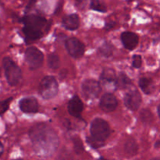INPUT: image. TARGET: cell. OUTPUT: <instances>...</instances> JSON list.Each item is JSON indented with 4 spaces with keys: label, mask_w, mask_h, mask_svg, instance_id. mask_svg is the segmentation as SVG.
Here are the masks:
<instances>
[{
    "label": "cell",
    "mask_w": 160,
    "mask_h": 160,
    "mask_svg": "<svg viewBox=\"0 0 160 160\" xmlns=\"http://www.w3.org/2000/svg\"><path fill=\"white\" fill-rule=\"evenodd\" d=\"M139 86L143 92L146 95H150L154 90V84L150 78H142L139 81Z\"/></svg>",
    "instance_id": "e0dca14e"
},
{
    "label": "cell",
    "mask_w": 160,
    "mask_h": 160,
    "mask_svg": "<svg viewBox=\"0 0 160 160\" xmlns=\"http://www.w3.org/2000/svg\"><path fill=\"white\" fill-rule=\"evenodd\" d=\"M38 90L42 98L45 99H51L57 95L59 91L57 81L54 77H45L41 81Z\"/></svg>",
    "instance_id": "3957f363"
},
{
    "label": "cell",
    "mask_w": 160,
    "mask_h": 160,
    "mask_svg": "<svg viewBox=\"0 0 160 160\" xmlns=\"http://www.w3.org/2000/svg\"><path fill=\"white\" fill-rule=\"evenodd\" d=\"M36 2H37V0H31V1L28 2V6H27L26 11H29V10H31V9H32V8L34 7V5H35Z\"/></svg>",
    "instance_id": "f1b7e54d"
},
{
    "label": "cell",
    "mask_w": 160,
    "mask_h": 160,
    "mask_svg": "<svg viewBox=\"0 0 160 160\" xmlns=\"http://www.w3.org/2000/svg\"><path fill=\"white\" fill-rule=\"evenodd\" d=\"M87 142L88 143V145H91L93 148H101V147H102L103 145H105V142L98 140V139L95 138H93L92 136L87 138Z\"/></svg>",
    "instance_id": "7402d4cb"
},
{
    "label": "cell",
    "mask_w": 160,
    "mask_h": 160,
    "mask_svg": "<svg viewBox=\"0 0 160 160\" xmlns=\"http://www.w3.org/2000/svg\"><path fill=\"white\" fill-rule=\"evenodd\" d=\"M125 151L130 156H134L138 152V145L134 139H128L125 144Z\"/></svg>",
    "instance_id": "d6986e66"
},
{
    "label": "cell",
    "mask_w": 160,
    "mask_h": 160,
    "mask_svg": "<svg viewBox=\"0 0 160 160\" xmlns=\"http://www.w3.org/2000/svg\"><path fill=\"white\" fill-rule=\"evenodd\" d=\"M158 115H159V117L160 118V105L158 106Z\"/></svg>",
    "instance_id": "1f68e13d"
},
{
    "label": "cell",
    "mask_w": 160,
    "mask_h": 160,
    "mask_svg": "<svg viewBox=\"0 0 160 160\" xmlns=\"http://www.w3.org/2000/svg\"><path fill=\"white\" fill-rule=\"evenodd\" d=\"M90 8L95 11L101 12H106L107 7L102 0H91Z\"/></svg>",
    "instance_id": "ac0fdd59"
},
{
    "label": "cell",
    "mask_w": 160,
    "mask_h": 160,
    "mask_svg": "<svg viewBox=\"0 0 160 160\" xmlns=\"http://www.w3.org/2000/svg\"><path fill=\"white\" fill-rule=\"evenodd\" d=\"M23 34H24L26 39L28 41H34L40 38L42 35V31L41 30L34 29V28L24 27L23 28Z\"/></svg>",
    "instance_id": "2e32d148"
},
{
    "label": "cell",
    "mask_w": 160,
    "mask_h": 160,
    "mask_svg": "<svg viewBox=\"0 0 160 160\" xmlns=\"http://www.w3.org/2000/svg\"><path fill=\"white\" fill-rule=\"evenodd\" d=\"M23 22L24 23V27H29V28L41 30V31L46 25L47 23L45 18L40 16L34 15V14L25 16L23 18Z\"/></svg>",
    "instance_id": "9c48e42d"
},
{
    "label": "cell",
    "mask_w": 160,
    "mask_h": 160,
    "mask_svg": "<svg viewBox=\"0 0 160 160\" xmlns=\"http://www.w3.org/2000/svg\"><path fill=\"white\" fill-rule=\"evenodd\" d=\"M141 118L143 122H148L150 121V120L152 119V114L150 112V111L145 109V110H142V112H141Z\"/></svg>",
    "instance_id": "4316f807"
},
{
    "label": "cell",
    "mask_w": 160,
    "mask_h": 160,
    "mask_svg": "<svg viewBox=\"0 0 160 160\" xmlns=\"http://www.w3.org/2000/svg\"><path fill=\"white\" fill-rule=\"evenodd\" d=\"M6 80L11 86H15L20 82L22 73L20 67L9 57H5L2 60Z\"/></svg>",
    "instance_id": "7a4b0ae2"
},
{
    "label": "cell",
    "mask_w": 160,
    "mask_h": 160,
    "mask_svg": "<svg viewBox=\"0 0 160 160\" xmlns=\"http://www.w3.org/2000/svg\"><path fill=\"white\" fill-rule=\"evenodd\" d=\"M12 99V98H7V99L4 100V101L0 102V115L4 113V112L9 109V104H10Z\"/></svg>",
    "instance_id": "d4e9b609"
},
{
    "label": "cell",
    "mask_w": 160,
    "mask_h": 160,
    "mask_svg": "<svg viewBox=\"0 0 160 160\" xmlns=\"http://www.w3.org/2000/svg\"><path fill=\"white\" fill-rule=\"evenodd\" d=\"M124 104L129 109L135 111L140 107L142 97L138 91H131L124 96Z\"/></svg>",
    "instance_id": "ba28073f"
},
{
    "label": "cell",
    "mask_w": 160,
    "mask_h": 160,
    "mask_svg": "<svg viewBox=\"0 0 160 160\" xmlns=\"http://www.w3.org/2000/svg\"><path fill=\"white\" fill-rule=\"evenodd\" d=\"M83 102L78 96H73L68 103V112L71 116L79 118L83 111Z\"/></svg>",
    "instance_id": "7c38bea8"
},
{
    "label": "cell",
    "mask_w": 160,
    "mask_h": 160,
    "mask_svg": "<svg viewBox=\"0 0 160 160\" xmlns=\"http://www.w3.org/2000/svg\"><path fill=\"white\" fill-rule=\"evenodd\" d=\"M142 56L139 55H134L133 56V61H132V65L134 68H140L142 67Z\"/></svg>",
    "instance_id": "484cf974"
},
{
    "label": "cell",
    "mask_w": 160,
    "mask_h": 160,
    "mask_svg": "<svg viewBox=\"0 0 160 160\" xmlns=\"http://www.w3.org/2000/svg\"><path fill=\"white\" fill-rule=\"evenodd\" d=\"M69 158L71 159V155L68 152H61L59 154L58 160H70Z\"/></svg>",
    "instance_id": "83f0119b"
},
{
    "label": "cell",
    "mask_w": 160,
    "mask_h": 160,
    "mask_svg": "<svg viewBox=\"0 0 160 160\" xmlns=\"http://www.w3.org/2000/svg\"><path fill=\"white\" fill-rule=\"evenodd\" d=\"M131 84V81L129 78H128L125 73H120L117 78V81H116V86L120 88H125Z\"/></svg>",
    "instance_id": "ffe728a7"
},
{
    "label": "cell",
    "mask_w": 160,
    "mask_h": 160,
    "mask_svg": "<svg viewBox=\"0 0 160 160\" xmlns=\"http://www.w3.org/2000/svg\"><path fill=\"white\" fill-rule=\"evenodd\" d=\"M81 89H82L83 95L86 98L94 99L99 95L101 92V85L99 82L95 80L88 79L85 80L82 83Z\"/></svg>",
    "instance_id": "8992f818"
},
{
    "label": "cell",
    "mask_w": 160,
    "mask_h": 160,
    "mask_svg": "<svg viewBox=\"0 0 160 160\" xmlns=\"http://www.w3.org/2000/svg\"><path fill=\"white\" fill-rule=\"evenodd\" d=\"M66 48L69 54L74 58L81 57L84 52V45L75 38L67 39L66 42Z\"/></svg>",
    "instance_id": "52a82bcc"
},
{
    "label": "cell",
    "mask_w": 160,
    "mask_h": 160,
    "mask_svg": "<svg viewBox=\"0 0 160 160\" xmlns=\"http://www.w3.org/2000/svg\"><path fill=\"white\" fill-rule=\"evenodd\" d=\"M117 99L112 94L106 93L102 95L100 100V107L104 112H110L117 107Z\"/></svg>",
    "instance_id": "30bf717a"
},
{
    "label": "cell",
    "mask_w": 160,
    "mask_h": 160,
    "mask_svg": "<svg viewBox=\"0 0 160 160\" xmlns=\"http://www.w3.org/2000/svg\"><path fill=\"white\" fill-rule=\"evenodd\" d=\"M30 136L36 153L42 156H51L59 145L56 132L45 125L34 127L30 131Z\"/></svg>",
    "instance_id": "6da1fadb"
},
{
    "label": "cell",
    "mask_w": 160,
    "mask_h": 160,
    "mask_svg": "<svg viewBox=\"0 0 160 160\" xmlns=\"http://www.w3.org/2000/svg\"><path fill=\"white\" fill-rule=\"evenodd\" d=\"M16 160H23V159H16Z\"/></svg>",
    "instance_id": "e575fe53"
},
{
    "label": "cell",
    "mask_w": 160,
    "mask_h": 160,
    "mask_svg": "<svg viewBox=\"0 0 160 160\" xmlns=\"http://www.w3.org/2000/svg\"><path fill=\"white\" fill-rule=\"evenodd\" d=\"M20 108L25 113H34L38 109V102L34 97H28L20 100Z\"/></svg>",
    "instance_id": "8fae6325"
},
{
    "label": "cell",
    "mask_w": 160,
    "mask_h": 160,
    "mask_svg": "<svg viewBox=\"0 0 160 160\" xmlns=\"http://www.w3.org/2000/svg\"><path fill=\"white\" fill-rule=\"evenodd\" d=\"M48 65L52 70L58 69L60 66V59L56 54H51L48 57Z\"/></svg>",
    "instance_id": "44dd1931"
},
{
    "label": "cell",
    "mask_w": 160,
    "mask_h": 160,
    "mask_svg": "<svg viewBox=\"0 0 160 160\" xmlns=\"http://www.w3.org/2000/svg\"><path fill=\"white\" fill-rule=\"evenodd\" d=\"M2 152H3V145H2V144L0 142V156L2 154Z\"/></svg>",
    "instance_id": "f546056e"
},
{
    "label": "cell",
    "mask_w": 160,
    "mask_h": 160,
    "mask_svg": "<svg viewBox=\"0 0 160 160\" xmlns=\"http://www.w3.org/2000/svg\"><path fill=\"white\" fill-rule=\"evenodd\" d=\"M155 147H156V148H159V147H160V141H158V142H156V145H155Z\"/></svg>",
    "instance_id": "4dcf8cb0"
},
{
    "label": "cell",
    "mask_w": 160,
    "mask_h": 160,
    "mask_svg": "<svg viewBox=\"0 0 160 160\" xmlns=\"http://www.w3.org/2000/svg\"><path fill=\"white\" fill-rule=\"evenodd\" d=\"M99 52L102 56L109 57V56H111L112 55V48L110 45H109V44H104V45L100 48Z\"/></svg>",
    "instance_id": "cb8c5ba5"
},
{
    "label": "cell",
    "mask_w": 160,
    "mask_h": 160,
    "mask_svg": "<svg viewBox=\"0 0 160 160\" xmlns=\"http://www.w3.org/2000/svg\"><path fill=\"white\" fill-rule=\"evenodd\" d=\"M73 146H74V150L78 154H80L81 152H82L84 151V146H83V143L81 142V138L77 137H74L73 138Z\"/></svg>",
    "instance_id": "603a6c76"
},
{
    "label": "cell",
    "mask_w": 160,
    "mask_h": 160,
    "mask_svg": "<svg viewBox=\"0 0 160 160\" xmlns=\"http://www.w3.org/2000/svg\"><path fill=\"white\" fill-rule=\"evenodd\" d=\"M151 160H160L159 158H154V159H152Z\"/></svg>",
    "instance_id": "d6a6232c"
},
{
    "label": "cell",
    "mask_w": 160,
    "mask_h": 160,
    "mask_svg": "<svg viewBox=\"0 0 160 160\" xmlns=\"http://www.w3.org/2000/svg\"><path fill=\"white\" fill-rule=\"evenodd\" d=\"M25 59L31 69L35 70L39 68L43 63L44 55L38 48L30 47L25 52Z\"/></svg>",
    "instance_id": "5b68a950"
},
{
    "label": "cell",
    "mask_w": 160,
    "mask_h": 160,
    "mask_svg": "<svg viewBox=\"0 0 160 160\" xmlns=\"http://www.w3.org/2000/svg\"><path fill=\"white\" fill-rule=\"evenodd\" d=\"M100 81L103 84H115L117 81V76L116 73L112 69H106L103 70L101 74Z\"/></svg>",
    "instance_id": "9a60e30c"
},
{
    "label": "cell",
    "mask_w": 160,
    "mask_h": 160,
    "mask_svg": "<svg viewBox=\"0 0 160 160\" xmlns=\"http://www.w3.org/2000/svg\"><path fill=\"white\" fill-rule=\"evenodd\" d=\"M62 24L67 29L73 31L79 28L80 19L77 14H69L62 18Z\"/></svg>",
    "instance_id": "5bb4252c"
},
{
    "label": "cell",
    "mask_w": 160,
    "mask_h": 160,
    "mask_svg": "<svg viewBox=\"0 0 160 160\" xmlns=\"http://www.w3.org/2000/svg\"><path fill=\"white\" fill-rule=\"evenodd\" d=\"M91 134L98 140L105 142L110 134V128L106 120L95 118L91 124Z\"/></svg>",
    "instance_id": "277c9868"
},
{
    "label": "cell",
    "mask_w": 160,
    "mask_h": 160,
    "mask_svg": "<svg viewBox=\"0 0 160 160\" xmlns=\"http://www.w3.org/2000/svg\"><path fill=\"white\" fill-rule=\"evenodd\" d=\"M97 160H108V159H104V158H100V159H97Z\"/></svg>",
    "instance_id": "836d02e7"
},
{
    "label": "cell",
    "mask_w": 160,
    "mask_h": 160,
    "mask_svg": "<svg viewBox=\"0 0 160 160\" xmlns=\"http://www.w3.org/2000/svg\"><path fill=\"white\" fill-rule=\"evenodd\" d=\"M121 40L127 49L133 50L138 44V36L133 32L126 31L121 34Z\"/></svg>",
    "instance_id": "4fadbf2b"
}]
</instances>
